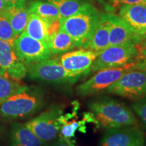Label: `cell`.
Returning <instances> with one entry per match:
<instances>
[{
    "label": "cell",
    "instance_id": "obj_1",
    "mask_svg": "<svg viewBox=\"0 0 146 146\" xmlns=\"http://www.w3.org/2000/svg\"><path fill=\"white\" fill-rule=\"evenodd\" d=\"M96 123L106 129L135 125L137 118L127 106L109 98H100L88 104Z\"/></svg>",
    "mask_w": 146,
    "mask_h": 146
},
{
    "label": "cell",
    "instance_id": "obj_2",
    "mask_svg": "<svg viewBox=\"0 0 146 146\" xmlns=\"http://www.w3.org/2000/svg\"><path fill=\"white\" fill-rule=\"evenodd\" d=\"M101 14L87 3L60 23V27L72 38L76 47L87 49L91 36L99 23Z\"/></svg>",
    "mask_w": 146,
    "mask_h": 146
},
{
    "label": "cell",
    "instance_id": "obj_3",
    "mask_svg": "<svg viewBox=\"0 0 146 146\" xmlns=\"http://www.w3.org/2000/svg\"><path fill=\"white\" fill-rule=\"evenodd\" d=\"M43 105L44 97L39 89L21 86L1 105L0 113L7 118H23L35 113Z\"/></svg>",
    "mask_w": 146,
    "mask_h": 146
},
{
    "label": "cell",
    "instance_id": "obj_4",
    "mask_svg": "<svg viewBox=\"0 0 146 146\" xmlns=\"http://www.w3.org/2000/svg\"><path fill=\"white\" fill-rule=\"evenodd\" d=\"M136 63L98 71L94 76L76 87V94L81 97H87L106 91L108 88L121 77L123 74L128 70L134 68Z\"/></svg>",
    "mask_w": 146,
    "mask_h": 146
},
{
    "label": "cell",
    "instance_id": "obj_5",
    "mask_svg": "<svg viewBox=\"0 0 146 146\" xmlns=\"http://www.w3.org/2000/svg\"><path fill=\"white\" fill-rule=\"evenodd\" d=\"M137 52L134 43L110 46L98 55L91 67V72L123 66L137 62Z\"/></svg>",
    "mask_w": 146,
    "mask_h": 146
},
{
    "label": "cell",
    "instance_id": "obj_6",
    "mask_svg": "<svg viewBox=\"0 0 146 146\" xmlns=\"http://www.w3.org/2000/svg\"><path fill=\"white\" fill-rule=\"evenodd\" d=\"M29 78L50 83H74L81 76L67 71L56 60L47 59L27 66Z\"/></svg>",
    "mask_w": 146,
    "mask_h": 146
},
{
    "label": "cell",
    "instance_id": "obj_7",
    "mask_svg": "<svg viewBox=\"0 0 146 146\" xmlns=\"http://www.w3.org/2000/svg\"><path fill=\"white\" fill-rule=\"evenodd\" d=\"M106 92L129 100L143 98L146 96L145 74L139 69H131L110 85Z\"/></svg>",
    "mask_w": 146,
    "mask_h": 146
},
{
    "label": "cell",
    "instance_id": "obj_8",
    "mask_svg": "<svg viewBox=\"0 0 146 146\" xmlns=\"http://www.w3.org/2000/svg\"><path fill=\"white\" fill-rule=\"evenodd\" d=\"M63 114L61 106H56L45 111L25 125L44 143L55 139L61 128L60 116Z\"/></svg>",
    "mask_w": 146,
    "mask_h": 146
},
{
    "label": "cell",
    "instance_id": "obj_9",
    "mask_svg": "<svg viewBox=\"0 0 146 146\" xmlns=\"http://www.w3.org/2000/svg\"><path fill=\"white\" fill-rule=\"evenodd\" d=\"M14 45L18 58L26 66L50 59L52 56L45 42L32 38L25 31L14 40Z\"/></svg>",
    "mask_w": 146,
    "mask_h": 146
},
{
    "label": "cell",
    "instance_id": "obj_10",
    "mask_svg": "<svg viewBox=\"0 0 146 146\" xmlns=\"http://www.w3.org/2000/svg\"><path fill=\"white\" fill-rule=\"evenodd\" d=\"M27 74V66L18 58L14 41L0 40V76L18 81Z\"/></svg>",
    "mask_w": 146,
    "mask_h": 146
},
{
    "label": "cell",
    "instance_id": "obj_11",
    "mask_svg": "<svg viewBox=\"0 0 146 146\" xmlns=\"http://www.w3.org/2000/svg\"><path fill=\"white\" fill-rule=\"evenodd\" d=\"M144 143L143 132L137 128L128 126L108 129L99 146H144Z\"/></svg>",
    "mask_w": 146,
    "mask_h": 146
},
{
    "label": "cell",
    "instance_id": "obj_12",
    "mask_svg": "<svg viewBox=\"0 0 146 146\" xmlns=\"http://www.w3.org/2000/svg\"><path fill=\"white\" fill-rule=\"evenodd\" d=\"M98 54L87 49L71 51L61 56L60 62L67 71L82 77L91 72V65Z\"/></svg>",
    "mask_w": 146,
    "mask_h": 146
},
{
    "label": "cell",
    "instance_id": "obj_13",
    "mask_svg": "<svg viewBox=\"0 0 146 146\" xmlns=\"http://www.w3.org/2000/svg\"><path fill=\"white\" fill-rule=\"evenodd\" d=\"M118 10V16L127 24L139 42L146 35V3L125 5Z\"/></svg>",
    "mask_w": 146,
    "mask_h": 146
},
{
    "label": "cell",
    "instance_id": "obj_14",
    "mask_svg": "<svg viewBox=\"0 0 146 146\" xmlns=\"http://www.w3.org/2000/svg\"><path fill=\"white\" fill-rule=\"evenodd\" d=\"M110 14V28L109 47L124 45L132 43L135 45L138 43V39L128 25L120 17L114 13Z\"/></svg>",
    "mask_w": 146,
    "mask_h": 146
},
{
    "label": "cell",
    "instance_id": "obj_15",
    "mask_svg": "<svg viewBox=\"0 0 146 146\" xmlns=\"http://www.w3.org/2000/svg\"><path fill=\"white\" fill-rule=\"evenodd\" d=\"M110 24L109 12L102 14L99 23L91 36L87 50L100 54L109 47Z\"/></svg>",
    "mask_w": 146,
    "mask_h": 146
},
{
    "label": "cell",
    "instance_id": "obj_16",
    "mask_svg": "<svg viewBox=\"0 0 146 146\" xmlns=\"http://www.w3.org/2000/svg\"><path fill=\"white\" fill-rule=\"evenodd\" d=\"M11 146H43L44 142L25 125L14 124L11 131Z\"/></svg>",
    "mask_w": 146,
    "mask_h": 146
},
{
    "label": "cell",
    "instance_id": "obj_17",
    "mask_svg": "<svg viewBox=\"0 0 146 146\" xmlns=\"http://www.w3.org/2000/svg\"><path fill=\"white\" fill-rule=\"evenodd\" d=\"M29 15L26 5H10L8 7L3 17L8 20L14 33L18 36L25 30Z\"/></svg>",
    "mask_w": 146,
    "mask_h": 146
},
{
    "label": "cell",
    "instance_id": "obj_18",
    "mask_svg": "<svg viewBox=\"0 0 146 146\" xmlns=\"http://www.w3.org/2000/svg\"><path fill=\"white\" fill-rule=\"evenodd\" d=\"M29 13L39 16L47 25L60 20V14L58 8L52 3L41 1H33L28 8Z\"/></svg>",
    "mask_w": 146,
    "mask_h": 146
},
{
    "label": "cell",
    "instance_id": "obj_19",
    "mask_svg": "<svg viewBox=\"0 0 146 146\" xmlns=\"http://www.w3.org/2000/svg\"><path fill=\"white\" fill-rule=\"evenodd\" d=\"M71 116L70 114L62 115L60 116V122L62 126L60 128L59 132V135L60 139L66 142L70 146H74V141L72 139L74 137V134L76 131L79 128L85 127L86 120H94V118H90V115L87 116V118H84L83 120L80 121H75L73 120L71 122H68L69 118H70Z\"/></svg>",
    "mask_w": 146,
    "mask_h": 146
},
{
    "label": "cell",
    "instance_id": "obj_20",
    "mask_svg": "<svg viewBox=\"0 0 146 146\" xmlns=\"http://www.w3.org/2000/svg\"><path fill=\"white\" fill-rule=\"evenodd\" d=\"M46 43L53 54L68 52L76 47L72 38L61 27L54 36L47 40Z\"/></svg>",
    "mask_w": 146,
    "mask_h": 146
},
{
    "label": "cell",
    "instance_id": "obj_21",
    "mask_svg": "<svg viewBox=\"0 0 146 146\" xmlns=\"http://www.w3.org/2000/svg\"><path fill=\"white\" fill-rule=\"evenodd\" d=\"M25 31L32 38L47 43V25L36 14L29 13L28 21Z\"/></svg>",
    "mask_w": 146,
    "mask_h": 146
},
{
    "label": "cell",
    "instance_id": "obj_22",
    "mask_svg": "<svg viewBox=\"0 0 146 146\" xmlns=\"http://www.w3.org/2000/svg\"><path fill=\"white\" fill-rule=\"evenodd\" d=\"M47 1L58 8L60 23L77 12L84 5L89 3V0H47Z\"/></svg>",
    "mask_w": 146,
    "mask_h": 146
},
{
    "label": "cell",
    "instance_id": "obj_23",
    "mask_svg": "<svg viewBox=\"0 0 146 146\" xmlns=\"http://www.w3.org/2000/svg\"><path fill=\"white\" fill-rule=\"evenodd\" d=\"M21 85L16 81L0 76V106L12 96Z\"/></svg>",
    "mask_w": 146,
    "mask_h": 146
},
{
    "label": "cell",
    "instance_id": "obj_24",
    "mask_svg": "<svg viewBox=\"0 0 146 146\" xmlns=\"http://www.w3.org/2000/svg\"><path fill=\"white\" fill-rule=\"evenodd\" d=\"M146 0H97L108 12L114 13L122 6L128 4L143 3Z\"/></svg>",
    "mask_w": 146,
    "mask_h": 146
},
{
    "label": "cell",
    "instance_id": "obj_25",
    "mask_svg": "<svg viewBox=\"0 0 146 146\" xmlns=\"http://www.w3.org/2000/svg\"><path fill=\"white\" fill-rule=\"evenodd\" d=\"M17 37L8 20L0 16V40L14 41Z\"/></svg>",
    "mask_w": 146,
    "mask_h": 146
},
{
    "label": "cell",
    "instance_id": "obj_26",
    "mask_svg": "<svg viewBox=\"0 0 146 146\" xmlns=\"http://www.w3.org/2000/svg\"><path fill=\"white\" fill-rule=\"evenodd\" d=\"M132 107L146 127V96L136 100Z\"/></svg>",
    "mask_w": 146,
    "mask_h": 146
},
{
    "label": "cell",
    "instance_id": "obj_27",
    "mask_svg": "<svg viewBox=\"0 0 146 146\" xmlns=\"http://www.w3.org/2000/svg\"><path fill=\"white\" fill-rule=\"evenodd\" d=\"M135 46L137 52V62L146 60V35L136 43Z\"/></svg>",
    "mask_w": 146,
    "mask_h": 146
},
{
    "label": "cell",
    "instance_id": "obj_28",
    "mask_svg": "<svg viewBox=\"0 0 146 146\" xmlns=\"http://www.w3.org/2000/svg\"><path fill=\"white\" fill-rule=\"evenodd\" d=\"M5 4L8 6L10 5H26L27 0H2Z\"/></svg>",
    "mask_w": 146,
    "mask_h": 146
},
{
    "label": "cell",
    "instance_id": "obj_29",
    "mask_svg": "<svg viewBox=\"0 0 146 146\" xmlns=\"http://www.w3.org/2000/svg\"><path fill=\"white\" fill-rule=\"evenodd\" d=\"M135 68L142 70L144 73H145L146 75V60H145V61L137 62L136 63Z\"/></svg>",
    "mask_w": 146,
    "mask_h": 146
},
{
    "label": "cell",
    "instance_id": "obj_30",
    "mask_svg": "<svg viewBox=\"0 0 146 146\" xmlns=\"http://www.w3.org/2000/svg\"><path fill=\"white\" fill-rule=\"evenodd\" d=\"M8 7V5L5 4L2 0H0V16H3V14H4L5 11H6Z\"/></svg>",
    "mask_w": 146,
    "mask_h": 146
},
{
    "label": "cell",
    "instance_id": "obj_31",
    "mask_svg": "<svg viewBox=\"0 0 146 146\" xmlns=\"http://www.w3.org/2000/svg\"><path fill=\"white\" fill-rule=\"evenodd\" d=\"M50 146H70L68 145L66 142H65L64 140L62 139H60L59 140H58L57 141L54 142V143H52Z\"/></svg>",
    "mask_w": 146,
    "mask_h": 146
},
{
    "label": "cell",
    "instance_id": "obj_32",
    "mask_svg": "<svg viewBox=\"0 0 146 146\" xmlns=\"http://www.w3.org/2000/svg\"><path fill=\"white\" fill-rule=\"evenodd\" d=\"M143 3H146V1H145V2H143Z\"/></svg>",
    "mask_w": 146,
    "mask_h": 146
}]
</instances>
